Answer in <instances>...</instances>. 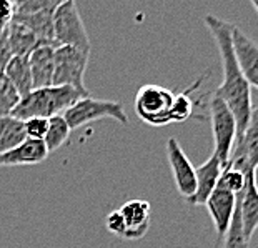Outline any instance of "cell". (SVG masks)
<instances>
[{
	"mask_svg": "<svg viewBox=\"0 0 258 248\" xmlns=\"http://www.w3.org/2000/svg\"><path fill=\"white\" fill-rule=\"evenodd\" d=\"M213 248H218V246H217V245H213Z\"/></svg>",
	"mask_w": 258,
	"mask_h": 248,
	"instance_id": "32",
	"label": "cell"
},
{
	"mask_svg": "<svg viewBox=\"0 0 258 248\" xmlns=\"http://www.w3.org/2000/svg\"><path fill=\"white\" fill-rule=\"evenodd\" d=\"M22 100L17 89L10 84V80L5 75H0V118L12 117L14 110L19 107Z\"/></svg>",
	"mask_w": 258,
	"mask_h": 248,
	"instance_id": "24",
	"label": "cell"
},
{
	"mask_svg": "<svg viewBox=\"0 0 258 248\" xmlns=\"http://www.w3.org/2000/svg\"><path fill=\"white\" fill-rule=\"evenodd\" d=\"M50 155L43 140L27 139L14 150H9L0 155L4 167H17V165H38L45 162Z\"/></svg>",
	"mask_w": 258,
	"mask_h": 248,
	"instance_id": "17",
	"label": "cell"
},
{
	"mask_svg": "<svg viewBox=\"0 0 258 248\" xmlns=\"http://www.w3.org/2000/svg\"><path fill=\"white\" fill-rule=\"evenodd\" d=\"M203 82V77H200L199 80H195L188 89L183 90L182 93H177L175 95V100H173V105H172V112H170V123H180V122H186L188 118L194 117V110L197 107L199 100H195L191 97L199 87L202 85Z\"/></svg>",
	"mask_w": 258,
	"mask_h": 248,
	"instance_id": "20",
	"label": "cell"
},
{
	"mask_svg": "<svg viewBox=\"0 0 258 248\" xmlns=\"http://www.w3.org/2000/svg\"><path fill=\"white\" fill-rule=\"evenodd\" d=\"M205 25L210 30L213 40L217 43L218 53H220V60H222L223 79L222 84L213 92V95L223 100L227 103V107L232 110L235 122H237V140H238L250 123L253 103H251V90H250L251 87L246 84L233 52L232 32L235 25L215 17V15H207Z\"/></svg>",
	"mask_w": 258,
	"mask_h": 248,
	"instance_id": "1",
	"label": "cell"
},
{
	"mask_svg": "<svg viewBox=\"0 0 258 248\" xmlns=\"http://www.w3.org/2000/svg\"><path fill=\"white\" fill-rule=\"evenodd\" d=\"M210 123L213 135V155L220 158L223 167H227L230 155H232L235 140H237V122L232 110L227 103L213 95L210 105Z\"/></svg>",
	"mask_w": 258,
	"mask_h": 248,
	"instance_id": "6",
	"label": "cell"
},
{
	"mask_svg": "<svg viewBox=\"0 0 258 248\" xmlns=\"http://www.w3.org/2000/svg\"><path fill=\"white\" fill-rule=\"evenodd\" d=\"M63 118L67 120L70 129H79L87 123L97 122V120H115V122L128 125V115L123 110L120 102L103 100V98L84 97L63 112Z\"/></svg>",
	"mask_w": 258,
	"mask_h": 248,
	"instance_id": "4",
	"label": "cell"
},
{
	"mask_svg": "<svg viewBox=\"0 0 258 248\" xmlns=\"http://www.w3.org/2000/svg\"><path fill=\"white\" fill-rule=\"evenodd\" d=\"M53 35L57 47H75L92 52V42L84 20L80 17L79 7L74 0L60 2L53 14Z\"/></svg>",
	"mask_w": 258,
	"mask_h": 248,
	"instance_id": "3",
	"label": "cell"
},
{
	"mask_svg": "<svg viewBox=\"0 0 258 248\" xmlns=\"http://www.w3.org/2000/svg\"><path fill=\"white\" fill-rule=\"evenodd\" d=\"M251 7H253L256 10V14H258V0H251Z\"/></svg>",
	"mask_w": 258,
	"mask_h": 248,
	"instance_id": "30",
	"label": "cell"
},
{
	"mask_svg": "<svg viewBox=\"0 0 258 248\" xmlns=\"http://www.w3.org/2000/svg\"><path fill=\"white\" fill-rule=\"evenodd\" d=\"M223 168L225 167L220 162V158L215 157L213 153L205 163H202L199 168H195V172H197V192L186 203L191 207L205 205L208 197L213 194L218 180H220V175L223 172Z\"/></svg>",
	"mask_w": 258,
	"mask_h": 248,
	"instance_id": "13",
	"label": "cell"
},
{
	"mask_svg": "<svg viewBox=\"0 0 258 248\" xmlns=\"http://www.w3.org/2000/svg\"><path fill=\"white\" fill-rule=\"evenodd\" d=\"M175 100V93L162 85L148 84L135 93L134 107L142 122L152 127L170 123V112Z\"/></svg>",
	"mask_w": 258,
	"mask_h": 248,
	"instance_id": "5",
	"label": "cell"
},
{
	"mask_svg": "<svg viewBox=\"0 0 258 248\" xmlns=\"http://www.w3.org/2000/svg\"><path fill=\"white\" fill-rule=\"evenodd\" d=\"M0 167H4V165H2V158H0Z\"/></svg>",
	"mask_w": 258,
	"mask_h": 248,
	"instance_id": "31",
	"label": "cell"
},
{
	"mask_svg": "<svg viewBox=\"0 0 258 248\" xmlns=\"http://www.w3.org/2000/svg\"><path fill=\"white\" fill-rule=\"evenodd\" d=\"M12 50H10L9 40H7V32L4 34V37L0 38V75H4L5 69H7L9 62L12 60Z\"/></svg>",
	"mask_w": 258,
	"mask_h": 248,
	"instance_id": "29",
	"label": "cell"
},
{
	"mask_svg": "<svg viewBox=\"0 0 258 248\" xmlns=\"http://www.w3.org/2000/svg\"><path fill=\"white\" fill-rule=\"evenodd\" d=\"M29 64L32 72V82H34V90L52 87L53 70H55V48L47 45L37 47L29 55Z\"/></svg>",
	"mask_w": 258,
	"mask_h": 248,
	"instance_id": "16",
	"label": "cell"
},
{
	"mask_svg": "<svg viewBox=\"0 0 258 248\" xmlns=\"http://www.w3.org/2000/svg\"><path fill=\"white\" fill-rule=\"evenodd\" d=\"M240 172H256L258 168V107L251 110L250 123L243 135L235 142L232 155L227 163Z\"/></svg>",
	"mask_w": 258,
	"mask_h": 248,
	"instance_id": "8",
	"label": "cell"
},
{
	"mask_svg": "<svg viewBox=\"0 0 258 248\" xmlns=\"http://www.w3.org/2000/svg\"><path fill=\"white\" fill-rule=\"evenodd\" d=\"M118 212L125 222L123 240H142L148 233L152 207L147 200H128Z\"/></svg>",
	"mask_w": 258,
	"mask_h": 248,
	"instance_id": "12",
	"label": "cell"
},
{
	"mask_svg": "<svg viewBox=\"0 0 258 248\" xmlns=\"http://www.w3.org/2000/svg\"><path fill=\"white\" fill-rule=\"evenodd\" d=\"M232 43L238 67L245 77L246 84L258 89V43L243 34L238 27H233Z\"/></svg>",
	"mask_w": 258,
	"mask_h": 248,
	"instance_id": "11",
	"label": "cell"
},
{
	"mask_svg": "<svg viewBox=\"0 0 258 248\" xmlns=\"http://www.w3.org/2000/svg\"><path fill=\"white\" fill-rule=\"evenodd\" d=\"M245 189L240 192V213L241 223L246 240H251V236L258 228V185H256V172H245Z\"/></svg>",
	"mask_w": 258,
	"mask_h": 248,
	"instance_id": "14",
	"label": "cell"
},
{
	"mask_svg": "<svg viewBox=\"0 0 258 248\" xmlns=\"http://www.w3.org/2000/svg\"><path fill=\"white\" fill-rule=\"evenodd\" d=\"M84 97L89 95L69 85H52L47 87V89H37L22 98L19 107L14 110L12 117L19 120H27L34 117L52 118L55 115H63L65 110L75 105Z\"/></svg>",
	"mask_w": 258,
	"mask_h": 248,
	"instance_id": "2",
	"label": "cell"
},
{
	"mask_svg": "<svg viewBox=\"0 0 258 248\" xmlns=\"http://www.w3.org/2000/svg\"><path fill=\"white\" fill-rule=\"evenodd\" d=\"M58 5L50 7V9H45V10H40V12H37V14L14 15L12 20L17 22V24L25 25L27 29L37 37L38 47L47 45V47L57 48L55 35H53V14H55V9L58 7Z\"/></svg>",
	"mask_w": 258,
	"mask_h": 248,
	"instance_id": "15",
	"label": "cell"
},
{
	"mask_svg": "<svg viewBox=\"0 0 258 248\" xmlns=\"http://www.w3.org/2000/svg\"><path fill=\"white\" fill-rule=\"evenodd\" d=\"M12 17H14V2L0 0V38L7 32V27L12 22Z\"/></svg>",
	"mask_w": 258,
	"mask_h": 248,
	"instance_id": "28",
	"label": "cell"
},
{
	"mask_svg": "<svg viewBox=\"0 0 258 248\" xmlns=\"http://www.w3.org/2000/svg\"><path fill=\"white\" fill-rule=\"evenodd\" d=\"M90 60V50H82L75 47L55 48V70H53L52 85H69L90 95L84 84V75Z\"/></svg>",
	"mask_w": 258,
	"mask_h": 248,
	"instance_id": "7",
	"label": "cell"
},
{
	"mask_svg": "<svg viewBox=\"0 0 258 248\" xmlns=\"http://www.w3.org/2000/svg\"><path fill=\"white\" fill-rule=\"evenodd\" d=\"M225 245L223 248H248L250 241L246 240L245 231H243V223H241V213H240V198L237 195V202H235V210L232 222L228 225L227 233L223 236Z\"/></svg>",
	"mask_w": 258,
	"mask_h": 248,
	"instance_id": "23",
	"label": "cell"
},
{
	"mask_svg": "<svg viewBox=\"0 0 258 248\" xmlns=\"http://www.w3.org/2000/svg\"><path fill=\"white\" fill-rule=\"evenodd\" d=\"M4 75L10 80L20 97L24 98L25 95L34 90V82H32V72H30V64H29V55L24 57H12L9 62L7 69H5Z\"/></svg>",
	"mask_w": 258,
	"mask_h": 248,
	"instance_id": "18",
	"label": "cell"
},
{
	"mask_svg": "<svg viewBox=\"0 0 258 248\" xmlns=\"http://www.w3.org/2000/svg\"><path fill=\"white\" fill-rule=\"evenodd\" d=\"M27 140L24 120L15 117L0 118V155L9 150H14L22 142Z\"/></svg>",
	"mask_w": 258,
	"mask_h": 248,
	"instance_id": "21",
	"label": "cell"
},
{
	"mask_svg": "<svg viewBox=\"0 0 258 248\" xmlns=\"http://www.w3.org/2000/svg\"><path fill=\"white\" fill-rule=\"evenodd\" d=\"M24 127H25L27 139L43 140V139H45V135H47L48 118H40V117L27 118V120H24Z\"/></svg>",
	"mask_w": 258,
	"mask_h": 248,
	"instance_id": "26",
	"label": "cell"
},
{
	"mask_svg": "<svg viewBox=\"0 0 258 248\" xmlns=\"http://www.w3.org/2000/svg\"><path fill=\"white\" fill-rule=\"evenodd\" d=\"M70 134H72V129L69 127L63 115H55V117L48 118L47 135L43 139L48 152H57L60 147H63V143L69 142Z\"/></svg>",
	"mask_w": 258,
	"mask_h": 248,
	"instance_id": "22",
	"label": "cell"
},
{
	"mask_svg": "<svg viewBox=\"0 0 258 248\" xmlns=\"http://www.w3.org/2000/svg\"><path fill=\"white\" fill-rule=\"evenodd\" d=\"M105 228L113 233L115 236H118V238H123L125 235V222L122 218V215H120L118 210H113L107 215L105 218Z\"/></svg>",
	"mask_w": 258,
	"mask_h": 248,
	"instance_id": "27",
	"label": "cell"
},
{
	"mask_svg": "<svg viewBox=\"0 0 258 248\" xmlns=\"http://www.w3.org/2000/svg\"><path fill=\"white\" fill-rule=\"evenodd\" d=\"M245 181H246V177L243 172L235 170L232 167H225L218 183H220L223 189H227L228 192H232L233 195H238L240 192H243L245 189Z\"/></svg>",
	"mask_w": 258,
	"mask_h": 248,
	"instance_id": "25",
	"label": "cell"
},
{
	"mask_svg": "<svg viewBox=\"0 0 258 248\" xmlns=\"http://www.w3.org/2000/svg\"><path fill=\"white\" fill-rule=\"evenodd\" d=\"M7 40L12 50L14 57H24V55H30L38 47L37 37L27 29L25 25L17 24V22H10L7 27Z\"/></svg>",
	"mask_w": 258,
	"mask_h": 248,
	"instance_id": "19",
	"label": "cell"
},
{
	"mask_svg": "<svg viewBox=\"0 0 258 248\" xmlns=\"http://www.w3.org/2000/svg\"><path fill=\"white\" fill-rule=\"evenodd\" d=\"M235 202H237V195H233L232 192H228L227 189H223L220 183H217L213 194L208 197V200L205 203V207L208 208L210 218L213 222V227L217 231V246L223 240L225 233L228 230V225L232 222L233 210H235Z\"/></svg>",
	"mask_w": 258,
	"mask_h": 248,
	"instance_id": "10",
	"label": "cell"
},
{
	"mask_svg": "<svg viewBox=\"0 0 258 248\" xmlns=\"http://www.w3.org/2000/svg\"><path fill=\"white\" fill-rule=\"evenodd\" d=\"M167 158L170 170H172V177L175 180V187H177L178 194L188 202L197 192V172L183 148L180 147L178 140L173 137L167 140Z\"/></svg>",
	"mask_w": 258,
	"mask_h": 248,
	"instance_id": "9",
	"label": "cell"
}]
</instances>
